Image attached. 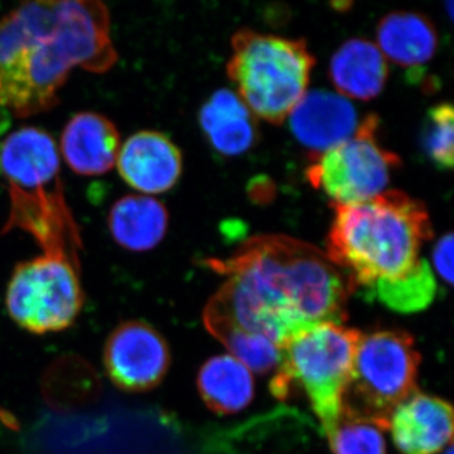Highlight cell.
<instances>
[{"label":"cell","instance_id":"obj_11","mask_svg":"<svg viewBox=\"0 0 454 454\" xmlns=\"http://www.w3.org/2000/svg\"><path fill=\"white\" fill-rule=\"evenodd\" d=\"M116 167L128 186L146 195H157L177 184L184 160L178 146L166 134L142 130L121 145Z\"/></svg>","mask_w":454,"mask_h":454},{"label":"cell","instance_id":"obj_24","mask_svg":"<svg viewBox=\"0 0 454 454\" xmlns=\"http://www.w3.org/2000/svg\"><path fill=\"white\" fill-rule=\"evenodd\" d=\"M444 454H453L452 444H450V446H448L447 450H446V452H444Z\"/></svg>","mask_w":454,"mask_h":454},{"label":"cell","instance_id":"obj_8","mask_svg":"<svg viewBox=\"0 0 454 454\" xmlns=\"http://www.w3.org/2000/svg\"><path fill=\"white\" fill-rule=\"evenodd\" d=\"M85 303L80 264L62 256H37L14 268L5 292L9 316L27 333H61Z\"/></svg>","mask_w":454,"mask_h":454},{"label":"cell","instance_id":"obj_15","mask_svg":"<svg viewBox=\"0 0 454 454\" xmlns=\"http://www.w3.org/2000/svg\"><path fill=\"white\" fill-rule=\"evenodd\" d=\"M199 119L212 148L223 155L243 154L258 138L255 116L234 90L215 91L203 104Z\"/></svg>","mask_w":454,"mask_h":454},{"label":"cell","instance_id":"obj_6","mask_svg":"<svg viewBox=\"0 0 454 454\" xmlns=\"http://www.w3.org/2000/svg\"><path fill=\"white\" fill-rule=\"evenodd\" d=\"M360 337L354 328L324 322L298 333L280 348L271 391L279 399H286L293 387H300L327 438L340 422L343 391Z\"/></svg>","mask_w":454,"mask_h":454},{"label":"cell","instance_id":"obj_7","mask_svg":"<svg viewBox=\"0 0 454 454\" xmlns=\"http://www.w3.org/2000/svg\"><path fill=\"white\" fill-rule=\"evenodd\" d=\"M419 364L411 334L403 331L361 334L343 391L340 417L389 429L394 411L417 393Z\"/></svg>","mask_w":454,"mask_h":454},{"label":"cell","instance_id":"obj_23","mask_svg":"<svg viewBox=\"0 0 454 454\" xmlns=\"http://www.w3.org/2000/svg\"><path fill=\"white\" fill-rule=\"evenodd\" d=\"M433 264L442 279L450 286L453 283V234L442 236L433 250Z\"/></svg>","mask_w":454,"mask_h":454},{"label":"cell","instance_id":"obj_12","mask_svg":"<svg viewBox=\"0 0 454 454\" xmlns=\"http://www.w3.org/2000/svg\"><path fill=\"white\" fill-rule=\"evenodd\" d=\"M288 119L295 138L313 155L351 138L360 125L354 104L327 90L307 91Z\"/></svg>","mask_w":454,"mask_h":454},{"label":"cell","instance_id":"obj_19","mask_svg":"<svg viewBox=\"0 0 454 454\" xmlns=\"http://www.w3.org/2000/svg\"><path fill=\"white\" fill-rule=\"evenodd\" d=\"M200 395L207 408L219 415L236 414L254 397V376L231 355L211 357L197 376Z\"/></svg>","mask_w":454,"mask_h":454},{"label":"cell","instance_id":"obj_20","mask_svg":"<svg viewBox=\"0 0 454 454\" xmlns=\"http://www.w3.org/2000/svg\"><path fill=\"white\" fill-rule=\"evenodd\" d=\"M367 294L399 313H415L426 309L434 301L437 283L426 259L404 279L373 284Z\"/></svg>","mask_w":454,"mask_h":454},{"label":"cell","instance_id":"obj_10","mask_svg":"<svg viewBox=\"0 0 454 454\" xmlns=\"http://www.w3.org/2000/svg\"><path fill=\"white\" fill-rule=\"evenodd\" d=\"M110 380L125 393H146L166 378L170 366L168 343L145 321L122 322L107 337L103 354Z\"/></svg>","mask_w":454,"mask_h":454},{"label":"cell","instance_id":"obj_4","mask_svg":"<svg viewBox=\"0 0 454 454\" xmlns=\"http://www.w3.org/2000/svg\"><path fill=\"white\" fill-rule=\"evenodd\" d=\"M0 173L11 208L3 232L20 230L46 255L80 264L82 234L66 200L56 142L40 128H20L0 145Z\"/></svg>","mask_w":454,"mask_h":454},{"label":"cell","instance_id":"obj_21","mask_svg":"<svg viewBox=\"0 0 454 454\" xmlns=\"http://www.w3.org/2000/svg\"><path fill=\"white\" fill-rule=\"evenodd\" d=\"M454 112L450 104H439L427 115L423 149L438 168L450 169L454 154Z\"/></svg>","mask_w":454,"mask_h":454},{"label":"cell","instance_id":"obj_14","mask_svg":"<svg viewBox=\"0 0 454 454\" xmlns=\"http://www.w3.org/2000/svg\"><path fill=\"white\" fill-rule=\"evenodd\" d=\"M121 148L118 128L101 114H76L62 131V157L76 175H106L116 166Z\"/></svg>","mask_w":454,"mask_h":454},{"label":"cell","instance_id":"obj_18","mask_svg":"<svg viewBox=\"0 0 454 454\" xmlns=\"http://www.w3.org/2000/svg\"><path fill=\"white\" fill-rule=\"evenodd\" d=\"M379 50L385 59L403 67H419L433 59L438 35L428 17L415 12H393L378 26Z\"/></svg>","mask_w":454,"mask_h":454},{"label":"cell","instance_id":"obj_16","mask_svg":"<svg viewBox=\"0 0 454 454\" xmlns=\"http://www.w3.org/2000/svg\"><path fill=\"white\" fill-rule=\"evenodd\" d=\"M387 74V59L375 43L364 38L345 42L331 59V82L346 98L367 101L378 97Z\"/></svg>","mask_w":454,"mask_h":454},{"label":"cell","instance_id":"obj_2","mask_svg":"<svg viewBox=\"0 0 454 454\" xmlns=\"http://www.w3.org/2000/svg\"><path fill=\"white\" fill-rule=\"evenodd\" d=\"M118 61L109 9L97 0L25 3L0 18V125L55 107L76 67L104 74Z\"/></svg>","mask_w":454,"mask_h":454},{"label":"cell","instance_id":"obj_17","mask_svg":"<svg viewBox=\"0 0 454 454\" xmlns=\"http://www.w3.org/2000/svg\"><path fill=\"white\" fill-rule=\"evenodd\" d=\"M166 206L151 196L128 195L110 210V234L125 250L145 253L160 244L168 229Z\"/></svg>","mask_w":454,"mask_h":454},{"label":"cell","instance_id":"obj_9","mask_svg":"<svg viewBox=\"0 0 454 454\" xmlns=\"http://www.w3.org/2000/svg\"><path fill=\"white\" fill-rule=\"evenodd\" d=\"M379 118L370 114L345 142L312 155L306 177L333 206L352 205L380 195L391 173L402 166L395 153L378 140Z\"/></svg>","mask_w":454,"mask_h":454},{"label":"cell","instance_id":"obj_22","mask_svg":"<svg viewBox=\"0 0 454 454\" xmlns=\"http://www.w3.org/2000/svg\"><path fill=\"white\" fill-rule=\"evenodd\" d=\"M384 430L367 420L340 417L328 441L333 454H385Z\"/></svg>","mask_w":454,"mask_h":454},{"label":"cell","instance_id":"obj_5","mask_svg":"<svg viewBox=\"0 0 454 454\" xmlns=\"http://www.w3.org/2000/svg\"><path fill=\"white\" fill-rule=\"evenodd\" d=\"M227 76L254 116L279 125L306 95L316 59L306 41L240 29Z\"/></svg>","mask_w":454,"mask_h":454},{"label":"cell","instance_id":"obj_1","mask_svg":"<svg viewBox=\"0 0 454 454\" xmlns=\"http://www.w3.org/2000/svg\"><path fill=\"white\" fill-rule=\"evenodd\" d=\"M225 277L203 309V324L219 340L236 334L283 348L324 322L343 325L348 277L316 247L286 235L247 239L231 256L206 262Z\"/></svg>","mask_w":454,"mask_h":454},{"label":"cell","instance_id":"obj_13","mask_svg":"<svg viewBox=\"0 0 454 454\" xmlns=\"http://www.w3.org/2000/svg\"><path fill=\"white\" fill-rule=\"evenodd\" d=\"M389 428L403 454H438L452 444L453 409L417 391L391 414Z\"/></svg>","mask_w":454,"mask_h":454},{"label":"cell","instance_id":"obj_3","mask_svg":"<svg viewBox=\"0 0 454 454\" xmlns=\"http://www.w3.org/2000/svg\"><path fill=\"white\" fill-rule=\"evenodd\" d=\"M333 208L325 254L355 289L411 276L433 238L426 205L402 191Z\"/></svg>","mask_w":454,"mask_h":454}]
</instances>
